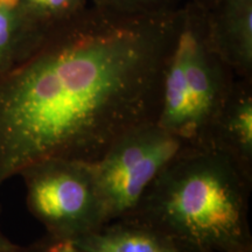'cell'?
Wrapping results in <instances>:
<instances>
[{
	"label": "cell",
	"instance_id": "obj_5",
	"mask_svg": "<svg viewBox=\"0 0 252 252\" xmlns=\"http://www.w3.org/2000/svg\"><path fill=\"white\" fill-rule=\"evenodd\" d=\"M187 147L156 121L119 137L93 163L106 223L130 215L154 180Z\"/></svg>",
	"mask_w": 252,
	"mask_h": 252
},
{
	"label": "cell",
	"instance_id": "obj_11",
	"mask_svg": "<svg viewBox=\"0 0 252 252\" xmlns=\"http://www.w3.org/2000/svg\"><path fill=\"white\" fill-rule=\"evenodd\" d=\"M186 2L184 0H90V5L99 11L128 18L174 13Z\"/></svg>",
	"mask_w": 252,
	"mask_h": 252
},
{
	"label": "cell",
	"instance_id": "obj_8",
	"mask_svg": "<svg viewBox=\"0 0 252 252\" xmlns=\"http://www.w3.org/2000/svg\"><path fill=\"white\" fill-rule=\"evenodd\" d=\"M72 243L84 252H178L166 235L131 217L105 223Z\"/></svg>",
	"mask_w": 252,
	"mask_h": 252
},
{
	"label": "cell",
	"instance_id": "obj_12",
	"mask_svg": "<svg viewBox=\"0 0 252 252\" xmlns=\"http://www.w3.org/2000/svg\"><path fill=\"white\" fill-rule=\"evenodd\" d=\"M15 252H84L72 243L71 241L64 238L54 237L46 234L45 236L33 242V243L23 247L17 245Z\"/></svg>",
	"mask_w": 252,
	"mask_h": 252
},
{
	"label": "cell",
	"instance_id": "obj_1",
	"mask_svg": "<svg viewBox=\"0 0 252 252\" xmlns=\"http://www.w3.org/2000/svg\"><path fill=\"white\" fill-rule=\"evenodd\" d=\"M180 9L128 18L90 5L0 74V185L46 158L96 162L156 121Z\"/></svg>",
	"mask_w": 252,
	"mask_h": 252
},
{
	"label": "cell",
	"instance_id": "obj_9",
	"mask_svg": "<svg viewBox=\"0 0 252 252\" xmlns=\"http://www.w3.org/2000/svg\"><path fill=\"white\" fill-rule=\"evenodd\" d=\"M48 35L25 0H0V74L25 61Z\"/></svg>",
	"mask_w": 252,
	"mask_h": 252
},
{
	"label": "cell",
	"instance_id": "obj_6",
	"mask_svg": "<svg viewBox=\"0 0 252 252\" xmlns=\"http://www.w3.org/2000/svg\"><path fill=\"white\" fill-rule=\"evenodd\" d=\"M203 14L214 52L238 78L252 80V0H220Z\"/></svg>",
	"mask_w": 252,
	"mask_h": 252
},
{
	"label": "cell",
	"instance_id": "obj_10",
	"mask_svg": "<svg viewBox=\"0 0 252 252\" xmlns=\"http://www.w3.org/2000/svg\"><path fill=\"white\" fill-rule=\"evenodd\" d=\"M33 18L48 33L64 26L90 6V0H25Z\"/></svg>",
	"mask_w": 252,
	"mask_h": 252
},
{
	"label": "cell",
	"instance_id": "obj_2",
	"mask_svg": "<svg viewBox=\"0 0 252 252\" xmlns=\"http://www.w3.org/2000/svg\"><path fill=\"white\" fill-rule=\"evenodd\" d=\"M252 178L215 147H187L125 217L159 230L178 252H252Z\"/></svg>",
	"mask_w": 252,
	"mask_h": 252
},
{
	"label": "cell",
	"instance_id": "obj_7",
	"mask_svg": "<svg viewBox=\"0 0 252 252\" xmlns=\"http://www.w3.org/2000/svg\"><path fill=\"white\" fill-rule=\"evenodd\" d=\"M209 146L228 154L252 178V80L236 78L213 126Z\"/></svg>",
	"mask_w": 252,
	"mask_h": 252
},
{
	"label": "cell",
	"instance_id": "obj_14",
	"mask_svg": "<svg viewBox=\"0 0 252 252\" xmlns=\"http://www.w3.org/2000/svg\"><path fill=\"white\" fill-rule=\"evenodd\" d=\"M191 4H194L196 7H198L201 11L206 12L208 9H210L213 6H215L220 0H188Z\"/></svg>",
	"mask_w": 252,
	"mask_h": 252
},
{
	"label": "cell",
	"instance_id": "obj_3",
	"mask_svg": "<svg viewBox=\"0 0 252 252\" xmlns=\"http://www.w3.org/2000/svg\"><path fill=\"white\" fill-rule=\"evenodd\" d=\"M237 76L214 52L204 14L187 1L163 67L156 122L191 147H208Z\"/></svg>",
	"mask_w": 252,
	"mask_h": 252
},
{
	"label": "cell",
	"instance_id": "obj_4",
	"mask_svg": "<svg viewBox=\"0 0 252 252\" xmlns=\"http://www.w3.org/2000/svg\"><path fill=\"white\" fill-rule=\"evenodd\" d=\"M19 175L26 186L28 210L46 234L74 242L106 223L93 163L46 158Z\"/></svg>",
	"mask_w": 252,
	"mask_h": 252
},
{
	"label": "cell",
	"instance_id": "obj_13",
	"mask_svg": "<svg viewBox=\"0 0 252 252\" xmlns=\"http://www.w3.org/2000/svg\"><path fill=\"white\" fill-rule=\"evenodd\" d=\"M17 245L11 242L6 236L2 234L1 229H0V252H15Z\"/></svg>",
	"mask_w": 252,
	"mask_h": 252
}]
</instances>
